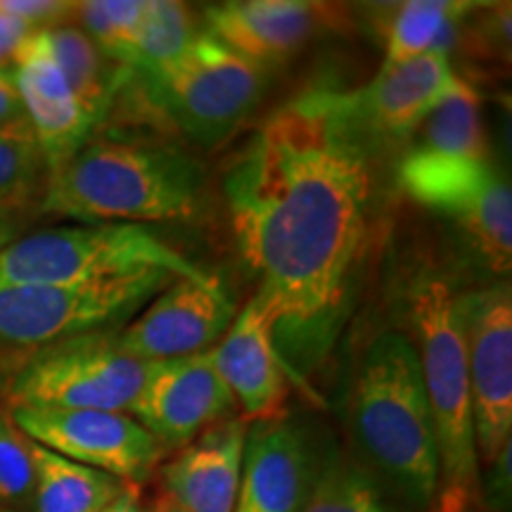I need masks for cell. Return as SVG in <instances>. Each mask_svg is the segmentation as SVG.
<instances>
[{"label": "cell", "mask_w": 512, "mask_h": 512, "mask_svg": "<svg viewBox=\"0 0 512 512\" xmlns=\"http://www.w3.org/2000/svg\"><path fill=\"white\" fill-rule=\"evenodd\" d=\"M238 306L219 278H176L117 328L119 347L138 361H169L214 349Z\"/></svg>", "instance_id": "7c38bea8"}, {"label": "cell", "mask_w": 512, "mask_h": 512, "mask_svg": "<svg viewBox=\"0 0 512 512\" xmlns=\"http://www.w3.org/2000/svg\"><path fill=\"white\" fill-rule=\"evenodd\" d=\"M197 34L200 29L188 5L174 0H147L133 43L131 69L147 74L174 62Z\"/></svg>", "instance_id": "d4e9b609"}, {"label": "cell", "mask_w": 512, "mask_h": 512, "mask_svg": "<svg viewBox=\"0 0 512 512\" xmlns=\"http://www.w3.org/2000/svg\"><path fill=\"white\" fill-rule=\"evenodd\" d=\"M150 370L119 347L117 330L64 339L8 375L10 408H91L131 413Z\"/></svg>", "instance_id": "ba28073f"}, {"label": "cell", "mask_w": 512, "mask_h": 512, "mask_svg": "<svg viewBox=\"0 0 512 512\" xmlns=\"http://www.w3.org/2000/svg\"><path fill=\"white\" fill-rule=\"evenodd\" d=\"M207 176L188 152L136 140H88L48 174L38 214L79 223L197 221Z\"/></svg>", "instance_id": "7a4b0ae2"}, {"label": "cell", "mask_w": 512, "mask_h": 512, "mask_svg": "<svg viewBox=\"0 0 512 512\" xmlns=\"http://www.w3.org/2000/svg\"><path fill=\"white\" fill-rule=\"evenodd\" d=\"M48 162L24 114L0 124V204H41L48 183Z\"/></svg>", "instance_id": "cb8c5ba5"}, {"label": "cell", "mask_w": 512, "mask_h": 512, "mask_svg": "<svg viewBox=\"0 0 512 512\" xmlns=\"http://www.w3.org/2000/svg\"><path fill=\"white\" fill-rule=\"evenodd\" d=\"M10 76L24 117L46 155L48 171H53L91 140L95 124L64 79L48 31H31L24 38L10 62Z\"/></svg>", "instance_id": "5bb4252c"}, {"label": "cell", "mask_w": 512, "mask_h": 512, "mask_svg": "<svg viewBox=\"0 0 512 512\" xmlns=\"http://www.w3.org/2000/svg\"><path fill=\"white\" fill-rule=\"evenodd\" d=\"M147 0H86L74 3L72 22L119 67L131 69L133 43Z\"/></svg>", "instance_id": "4316f807"}, {"label": "cell", "mask_w": 512, "mask_h": 512, "mask_svg": "<svg viewBox=\"0 0 512 512\" xmlns=\"http://www.w3.org/2000/svg\"><path fill=\"white\" fill-rule=\"evenodd\" d=\"M36 211L31 207H17V204H0V249L8 247L10 242L22 238L24 230L34 219Z\"/></svg>", "instance_id": "f1b7e54d"}, {"label": "cell", "mask_w": 512, "mask_h": 512, "mask_svg": "<svg viewBox=\"0 0 512 512\" xmlns=\"http://www.w3.org/2000/svg\"><path fill=\"white\" fill-rule=\"evenodd\" d=\"M0 512H12L10 508H5V505H0Z\"/></svg>", "instance_id": "836d02e7"}, {"label": "cell", "mask_w": 512, "mask_h": 512, "mask_svg": "<svg viewBox=\"0 0 512 512\" xmlns=\"http://www.w3.org/2000/svg\"><path fill=\"white\" fill-rule=\"evenodd\" d=\"M470 377L479 465H491L512 434V290L510 280L456 294Z\"/></svg>", "instance_id": "30bf717a"}, {"label": "cell", "mask_w": 512, "mask_h": 512, "mask_svg": "<svg viewBox=\"0 0 512 512\" xmlns=\"http://www.w3.org/2000/svg\"><path fill=\"white\" fill-rule=\"evenodd\" d=\"M401 190L451 221L491 271L512 266V190L489 155L441 157L408 150L399 164Z\"/></svg>", "instance_id": "9c48e42d"}, {"label": "cell", "mask_w": 512, "mask_h": 512, "mask_svg": "<svg viewBox=\"0 0 512 512\" xmlns=\"http://www.w3.org/2000/svg\"><path fill=\"white\" fill-rule=\"evenodd\" d=\"M150 512H183V510H181V508H176L174 503L166 501V498H164V501H159V503L155 505V508H152Z\"/></svg>", "instance_id": "d6a6232c"}, {"label": "cell", "mask_w": 512, "mask_h": 512, "mask_svg": "<svg viewBox=\"0 0 512 512\" xmlns=\"http://www.w3.org/2000/svg\"><path fill=\"white\" fill-rule=\"evenodd\" d=\"M408 304L437 439L441 496L467 510L479 496V460L456 294L439 273L422 268L408 290Z\"/></svg>", "instance_id": "277c9868"}, {"label": "cell", "mask_w": 512, "mask_h": 512, "mask_svg": "<svg viewBox=\"0 0 512 512\" xmlns=\"http://www.w3.org/2000/svg\"><path fill=\"white\" fill-rule=\"evenodd\" d=\"M235 408L209 351L150 363L131 418L162 448L188 446L204 430L219 425Z\"/></svg>", "instance_id": "4fadbf2b"}, {"label": "cell", "mask_w": 512, "mask_h": 512, "mask_svg": "<svg viewBox=\"0 0 512 512\" xmlns=\"http://www.w3.org/2000/svg\"><path fill=\"white\" fill-rule=\"evenodd\" d=\"M309 486V451L302 432L285 420L256 422L233 512H299Z\"/></svg>", "instance_id": "d6986e66"}, {"label": "cell", "mask_w": 512, "mask_h": 512, "mask_svg": "<svg viewBox=\"0 0 512 512\" xmlns=\"http://www.w3.org/2000/svg\"><path fill=\"white\" fill-rule=\"evenodd\" d=\"M347 418L370 477L415 508L430 505L439 486V453L411 335L382 330L370 339L351 380Z\"/></svg>", "instance_id": "3957f363"}, {"label": "cell", "mask_w": 512, "mask_h": 512, "mask_svg": "<svg viewBox=\"0 0 512 512\" xmlns=\"http://www.w3.org/2000/svg\"><path fill=\"white\" fill-rule=\"evenodd\" d=\"M34 491V458L31 439L0 413V505H22Z\"/></svg>", "instance_id": "83f0119b"}, {"label": "cell", "mask_w": 512, "mask_h": 512, "mask_svg": "<svg viewBox=\"0 0 512 512\" xmlns=\"http://www.w3.org/2000/svg\"><path fill=\"white\" fill-rule=\"evenodd\" d=\"M486 491L494 498L498 508H505L510 501V444L498 453V458L491 463L489 482H486Z\"/></svg>", "instance_id": "f546056e"}, {"label": "cell", "mask_w": 512, "mask_h": 512, "mask_svg": "<svg viewBox=\"0 0 512 512\" xmlns=\"http://www.w3.org/2000/svg\"><path fill=\"white\" fill-rule=\"evenodd\" d=\"M430 512H465V508H460L458 503H453V501H448V498L439 496V503L434 505Z\"/></svg>", "instance_id": "1f68e13d"}, {"label": "cell", "mask_w": 512, "mask_h": 512, "mask_svg": "<svg viewBox=\"0 0 512 512\" xmlns=\"http://www.w3.org/2000/svg\"><path fill=\"white\" fill-rule=\"evenodd\" d=\"M34 512H100L117 501L126 482L67 460L31 441Z\"/></svg>", "instance_id": "ffe728a7"}, {"label": "cell", "mask_w": 512, "mask_h": 512, "mask_svg": "<svg viewBox=\"0 0 512 512\" xmlns=\"http://www.w3.org/2000/svg\"><path fill=\"white\" fill-rule=\"evenodd\" d=\"M10 418L34 444L74 463L143 484L164 448L128 413L91 408H12Z\"/></svg>", "instance_id": "8fae6325"}, {"label": "cell", "mask_w": 512, "mask_h": 512, "mask_svg": "<svg viewBox=\"0 0 512 512\" xmlns=\"http://www.w3.org/2000/svg\"><path fill=\"white\" fill-rule=\"evenodd\" d=\"M475 5L460 0H408L389 12L384 29L382 67L415 60L427 53L451 55L460 22Z\"/></svg>", "instance_id": "44dd1931"}, {"label": "cell", "mask_w": 512, "mask_h": 512, "mask_svg": "<svg viewBox=\"0 0 512 512\" xmlns=\"http://www.w3.org/2000/svg\"><path fill=\"white\" fill-rule=\"evenodd\" d=\"M100 512H143V505H140V494L138 486L128 484L124 491H121L117 501H112L105 510Z\"/></svg>", "instance_id": "4dcf8cb0"}, {"label": "cell", "mask_w": 512, "mask_h": 512, "mask_svg": "<svg viewBox=\"0 0 512 512\" xmlns=\"http://www.w3.org/2000/svg\"><path fill=\"white\" fill-rule=\"evenodd\" d=\"M46 31L64 79L72 86L83 112L98 128L128 69L114 64L74 22L57 24Z\"/></svg>", "instance_id": "7402d4cb"}, {"label": "cell", "mask_w": 512, "mask_h": 512, "mask_svg": "<svg viewBox=\"0 0 512 512\" xmlns=\"http://www.w3.org/2000/svg\"><path fill=\"white\" fill-rule=\"evenodd\" d=\"M145 271L190 280L214 278L150 226L128 223L46 228L24 233L0 249V287H69Z\"/></svg>", "instance_id": "5b68a950"}, {"label": "cell", "mask_w": 512, "mask_h": 512, "mask_svg": "<svg viewBox=\"0 0 512 512\" xmlns=\"http://www.w3.org/2000/svg\"><path fill=\"white\" fill-rule=\"evenodd\" d=\"M247 432L245 418H226L183 446L162 470L166 501L183 512H233Z\"/></svg>", "instance_id": "ac0fdd59"}, {"label": "cell", "mask_w": 512, "mask_h": 512, "mask_svg": "<svg viewBox=\"0 0 512 512\" xmlns=\"http://www.w3.org/2000/svg\"><path fill=\"white\" fill-rule=\"evenodd\" d=\"M145 76L152 102L202 147L226 143L252 117L266 91V69L207 31H200L174 62Z\"/></svg>", "instance_id": "52a82bcc"}, {"label": "cell", "mask_w": 512, "mask_h": 512, "mask_svg": "<svg viewBox=\"0 0 512 512\" xmlns=\"http://www.w3.org/2000/svg\"><path fill=\"white\" fill-rule=\"evenodd\" d=\"M413 133H418V140L411 147L415 152L441 157L489 155L486 152L479 95L465 81Z\"/></svg>", "instance_id": "603a6c76"}, {"label": "cell", "mask_w": 512, "mask_h": 512, "mask_svg": "<svg viewBox=\"0 0 512 512\" xmlns=\"http://www.w3.org/2000/svg\"><path fill=\"white\" fill-rule=\"evenodd\" d=\"M460 74L448 53H427L415 60L380 67L375 79L351 93L354 110L370 136H408L458 91Z\"/></svg>", "instance_id": "e0dca14e"}, {"label": "cell", "mask_w": 512, "mask_h": 512, "mask_svg": "<svg viewBox=\"0 0 512 512\" xmlns=\"http://www.w3.org/2000/svg\"><path fill=\"white\" fill-rule=\"evenodd\" d=\"M211 356L235 406H240L242 418L275 420L292 382L275 347V318L259 294L254 292L235 313Z\"/></svg>", "instance_id": "9a60e30c"}, {"label": "cell", "mask_w": 512, "mask_h": 512, "mask_svg": "<svg viewBox=\"0 0 512 512\" xmlns=\"http://www.w3.org/2000/svg\"><path fill=\"white\" fill-rule=\"evenodd\" d=\"M171 280L145 271L69 287H0V375L64 339L121 328Z\"/></svg>", "instance_id": "8992f818"}, {"label": "cell", "mask_w": 512, "mask_h": 512, "mask_svg": "<svg viewBox=\"0 0 512 512\" xmlns=\"http://www.w3.org/2000/svg\"><path fill=\"white\" fill-rule=\"evenodd\" d=\"M299 512H392L380 484L363 465L335 456L306 491Z\"/></svg>", "instance_id": "484cf974"}, {"label": "cell", "mask_w": 512, "mask_h": 512, "mask_svg": "<svg viewBox=\"0 0 512 512\" xmlns=\"http://www.w3.org/2000/svg\"><path fill=\"white\" fill-rule=\"evenodd\" d=\"M368 140L351 93L318 88L275 110L223 178L235 242L275 318V347L311 399L309 380L337 344L366 261Z\"/></svg>", "instance_id": "6da1fadb"}, {"label": "cell", "mask_w": 512, "mask_h": 512, "mask_svg": "<svg viewBox=\"0 0 512 512\" xmlns=\"http://www.w3.org/2000/svg\"><path fill=\"white\" fill-rule=\"evenodd\" d=\"M328 12V5L309 0H230L204 12V31L266 69L297 55L323 27Z\"/></svg>", "instance_id": "2e32d148"}]
</instances>
